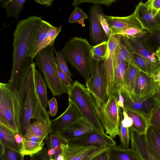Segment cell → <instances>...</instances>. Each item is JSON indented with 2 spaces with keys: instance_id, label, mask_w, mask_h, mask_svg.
Instances as JSON below:
<instances>
[{
  "instance_id": "cell-1",
  "label": "cell",
  "mask_w": 160,
  "mask_h": 160,
  "mask_svg": "<svg viewBox=\"0 0 160 160\" xmlns=\"http://www.w3.org/2000/svg\"><path fill=\"white\" fill-rule=\"evenodd\" d=\"M42 20L41 17L35 16L21 20L13 33L12 66L8 83L13 91H19L22 76L34 62L28 55V46L32 35Z\"/></svg>"
},
{
  "instance_id": "cell-2",
  "label": "cell",
  "mask_w": 160,
  "mask_h": 160,
  "mask_svg": "<svg viewBox=\"0 0 160 160\" xmlns=\"http://www.w3.org/2000/svg\"><path fill=\"white\" fill-rule=\"evenodd\" d=\"M35 63L24 72L20 80L19 95L20 112L19 133L24 137L32 118L49 119V112L42 106L37 94L34 82Z\"/></svg>"
},
{
  "instance_id": "cell-3",
  "label": "cell",
  "mask_w": 160,
  "mask_h": 160,
  "mask_svg": "<svg viewBox=\"0 0 160 160\" xmlns=\"http://www.w3.org/2000/svg\"><path fill=\"white\" fill-rule=\"evenodd\" d=\"M68 101L76 107L82 116L96 132L104 133L100 109L86 87L77 80L67 90Z\"/></svg>"
},
{
  "instance_id": "cell-4",
  "label": "cell",
  "mask_w": 160,
  "mask_h": 160,
  "mask_svg": "<svg viewBox=\"0 0 160 160\" xmlns=\"http://www.w3.org/2000/svg\"><path fill=\"white\" fill-rule=\"evenodd\" d=\"M93 47L87 39L75 36L65 44L62 50L67 61L86 81L90 78L93 66Z\"/></svg>"
},
{
  "instance_id": "cell-5",
  "label": "cell",
  "mask_w": 160,
  "mask_h": 160,
  "mask_svg": "<svg viewBox=\"0 0 160 160\" xmlns=\"http://www.w3.org/2000/svg\"><path fill=\"white\" fill-rule=\"evenodd\" d=\"M54 45L48 46L38 53L35 64L43 74L48 87L54 96H60L67 92L59 79L55 60Z\"/></svg>"
},
{
  "instance_id": "cell-6",
  "label": "cell",
  "mask_w": 160,
  "mask_h": 160,
  "mask_svg": "<svg viewBox=\"0 0 160 160\" xmlns=\"http://www.w3.org/2000/svg\"><path fill=\"white\" fill-rule=\"evenodd\" d=\"M0 105L3 109L7 128L19 133L20 112L19 91H12L9 83H0Z\"/></svg>"
},
{
  "instance_id": "cell-7",
  "label": "cell",
  "mask_w": 160,
  "mask_h": 160,
  "mask_svg": "<svg viewBox=\"0 0 160 160\" xmlns=\"http://www.w3.org/2000/svg\"><path fill=\"white\" fill-rule=\"evenodd\" d=\"M118 100V93H112L106 98L100 109L102 124L105 133L113 139L120 134L121 121Z\"/></svg>"
},
{
  "instance_id": "cell-8",
  "label": "cell",
  "mask_w": 160,
  "mask_h": 160,
  "mask_svg": "<svg viewBox=\"0 0 160 160\" xmlns=\"http://www.w3.org/2000/svg\"><path fill=\"white\" fill-rule=\"evenodd\" d=\"M121 36L120 34L112 35L108 41L107 51L103 60L106 98L112 93H117L114 81V71L116 65L115 52Z\"/></svg>"
},
{
  "instance_id": "cell-9",
  "label": "cell",
  "mask_w": 160,
  "mask_h": 160,
  "mask_svg": "<svg viewBox=\"0 0 160 160\" xmlns=\"http://www.w3.org/2000/svg\"><path fill=\"white\" fill-rule=\"evenodd\" d=\"M86 86L100 110L106 98L103 61H97L94 60L91 76L86 81Z\"/></svg>"
},
{
  "instance_id": "cell-10",
  "label": "cell",
  "mask_w": 160,
  "mask_h": 160,
  "mask_svg": "<svg viewBox=\"0 0 160 160\" xmlns=\"http://www.w3.org/2000/svg\"><path fill=\"white\" fill-rule=\"evenodd\" d=\"M124 100L125 109H128L141 113L148 119L153 109L160 103L157 102L153 97L147 99H140L137 98L133 93L127 90L121 91Z\"/></svg>"
},
{
  "instance_id": "cell-11",
  "label": "cell",
  "mask_w": 160,
  "mask_h": 160,
  "mask_svg": "<svg viewBox=\"0 0 160 160\" xmlns=\"http://www.w3.org/2000/svg\"><path fill=\"white\" fill-rule=\"evenodd\" d=\"M159 88V86L152 76L138 70L133 92L137 98L146 100L153 97L158 91Z\"/></svg>"
},
{
  "instance_id": "cell-12",
  "label": "cell",
  "mask_w": 160,
  "mask_h": 160,
  "mask_svg": "<svg viewBox=\"0 0 160 160\" xmlns=\"http://www.w3.org/2000/svg\"><path fill=\"white\" fill-rule=\"evenodd\" d=\"M133 13L143 29L149 33L160 28V12L156 14L142 1L137 5Z\"/></svg>"
},
{
  "instance_id": "cell-13",
  "label": "cell",
  "mask_w": 160,
  "mask_h": 160,
  "mask_svg": "<svg viewBox=\"0 0 160 160\" xmlns=\"http://www.w3.org/2000/svg\"><path fill=\"white\" fill-rule=\"evenodd\" d=\"M102 11L101 7L97 4H93L90 9L88 19L89 22L90 39L94 45L108 41V40L99 20V15Z\"/></svg>"
},
{
  "instance_id": "cell-14",
  "label": "cell",
  "mask_w": 160,
  "mask_h": 160,
  "mask_svg": "<svg viewBox=\"0 0 160 160\" xmlns=\"http://www.w3.org/2000/svg\"><path fill=\"white\" fill-rule=\"evenodd\" d=\"M67 142L70 145L78 146L112 147L116 145L113 139L105 133L94 130L83 137L68 141Z\"/></svg>"
},
{
  "instance_id": "cell-15",
  "label": "cell",
  "mask_w": 160,
  "mask_h": 160,
  "mask_svg": "<svg viewBox=\"0 0 160 160\" xmlns=\"http://www.w3.org/2000/svg\"><path fill=\"white\" fill-rule=\"evenodd\" d=\"M82 118L76 107L69 101V105L66 110L58 118L51 120V133H56Z\"/></svg>"
},
{
  "instance_id": "cell-16",
  "label": "cell",
  "mask_w": 160,
  "mask_h": 160,
  "mask_svg": "<svg viewBox=\"0 0 160 160\" xmlns=\"http://www.w3.org/2000/svg\"><path fill=\"white\" fill-rule=\"evenodd\" d=\"M108 24L111 35L118 34L129 28L144 30L133 13L126 17H115L104 15Z\"/></svg>"
},
{
  "instance_id": "cell-17",
  "label": "cell",
  "mask_w": 160,
  "mask_h": 160,
  "mask_svg": "<svg viewBox=\"0 0 160 160\" xmlns=\"http://www.w3.org/2000/svg\"><path fill=\"white\" fill-rule=\"evenodd\" d=\"M94 130L92 126L82 118L57 133L68 141L83 137Z\"/></svg>"
},
{
  "instance_id": "cell-18",
  "label": "cell",
  "mask_w": 160,
  "mask_h": 160,
  "mask_svg": "<svg viewBox=\"0 0 160 160\" xmlns=\"http://www.w3.org/2000/svg\"><path fill=\"white\" fill-rule=\"evenodd\" d=\"M53 26L42 20L39 26L32 35L28 46V53L32 59L35 57L39 47L49 30Z\"/></svg>"
},
{
  "instance_id": "cell-19",
  "label": "cell",
  "mask_w": 160,
  "mask_h": 160,
  "mask_svg": "<svg viewBox=\"0 0 160 160\" xmlns=\"http://www.w3.org/2000/svg\"><path fill=\"white\" fill-rule=\"evenodd\" d=\"M144 143L149 153L153 157L160 159V130L149 126L144 135Z\"/></svg>"
},
{
  "instance_id": "cell-20",
  "label": "cell",
  "mask_w": 160,
  "mask_h": 160,
  "mask_svg": "<svg viewBox=\"0 0 160 160\" xmlns=\"http://www.w3.org/2000/svg\"><path fill=\"white\" fill-rule=\"evenodd\" d=\"M51 122L49 118L36 120L29 126L27 132L23 137L24 139L35 136L43 138L45 139L51 132Z\"/></svg>"
},
{
  "instance_id": "cell-21",
  "label": "cell",
  "mask_w": 160,
  "mask_h": 160,
  "mask_svg": "<svg viewBox=\"0 0 160 160\" xmlns=\"http://www.w3.org/2000/svg\"><path fill=\"white\" fill-rule=\"evenodd\" d=\"M116 65L123 62H128L133 64V51L128 38L122 36L115 52Z\"/></svg>"
},
{
  "instance_id": "cell-22",
  "label": "cell",
  "mask_w": 160,
  "mask_h": 160,
  "mask_svg": "<svg viewBox=\"0 0 160 160\" xmlns=\"http://www.w3.org/2000/svg\"><path fill=\"white\" fill-rule=\"evenodd\" d=\"M131 148L144 160H160L150 155L145 144L144 135H140L132 128H130Z\"/></svg>"
},
{
  "instance_id": "cell-23",
  "label": "cell",
  "mask_w": 160,
  "mask_h": 160,
  "mask_svg": "<svg viewBox=\"0 0 160 160\" xmlns=\"http://www.w3.org/2000/svg\"><path fill=\"white\" fill-rule=\"evenodd\" d=\"M129 40L132 49L135 53L151 62L160 65V62L156 57L155 53L149 49L144 43L143 39Z\"/></svg>"
},
{
  "instance_id": "cell-24",
  "label": "cell",
  "mask_w": 160,
  "mask_h": 160,
  "mask_svg": "<svg viewBox=\"0 0 160 160\" xmlns=\"http://www.w3.org/2000/svg\"><path fill=\"white\" fill-rule=\"evenodd\" d=\"M97 147L74 146L67 142L63 151L64 160H81Z\"/></svg>"
},
{
  "instance_id": "cell-25",
  "label": "cell",
  "mask_w": 160,
  "mask_h": 160,
  "mask_svg": "<svg viewBox=\"0 0 160 160\" xmlns=\"http://www.w3.org/2000/svg\"><path fill=\"white\" fill-rule=\"evenodd\" d=\"M45 139L48 149H52L54 151V154L52 158L55 160L59 156L63 155L67 141L58 133H50Z\"/></svg>"
},
{
  "instance_id": "cell-26",
  "label": "cell",
  "mask_w": 160,
  "mask_h": 160,
  "mask_svg": "<svg viewBox=\"0 0 160 160\" xmlns=\"http://www.w3.org/2000/svg\"><path fill=\"white\" fill-rule=\"evenodd\" d=\"M125 111L132 120V127L139 135H145L149 126L148 118L139 112L128 109Z\"/></svg>"
},
{
  "instance_id": "cell-27",
  "label": "cell",
  "mask_w": 160,
  "mask_h": 160,
  "mask_svg": "<svg viewBox=\"0 0 160 160\" xmlns=\"http://www.w3.org/2000/svg\"><path fill=\"white\" fill-rule=\"evenodd\" d=\"M110 157L111 160H142L131 148L124 149L117 145L110 147Z\"/></svg>"
},
{
  "instance_id": "cell-28",
  "label": "cell",
  "mask_w": 160,
  "mask_h": 160,
  "mask_svg": "<svg viewBox=\"0 0 160 160\" xmlns=\"http://www.w3.org/2000/svg\"><path fill=\"white\" fill-rule=\"evenodd\" d=\"M34 82L36 91L41 104L45 110L48 105L46 83L40 71L36 69L34 72Z\"/></svg>"
},
{
  "instance_id": "cell-29",
  "label": "cell",
  "mask_w": 160,
  "mask_h": 160,
  "mask_svg": "<svg viewBox=\"0 0 160 160\" xmlns=\"http://www.w3.org/2000/svg\"><path fill=\"white\" fill-rule=\"evenodd\" d=\"M130 63L128 62H123L117 65L115 67L114 81L115 90L118 93L119 90H126L124 76Z\"/></svg>"
},
{
  "instance_id": "cell-30",
  "label": "cell",
  "mask_w": 160,
  "mask_h": 160,
  "mask_svg": "<svg viewBox=\"0 0 160 160\" xmlns=\"http://www.w3.org/2000/svg\"><path fill=\"white\" fill-rule=\"evenodd\" d=\"M15 133L0 123V142L10 148L20 152L21 148L16 141Z\"/></svg>"
},
{
  "instance_id": "cell-31",
  "label": "cell",
  "mask_w": 160,
  "mask_h": 160,
  "mask_svg": "<svg viewBox=\"0 0 160 160\" xmlns=\"http://www.w3.org/2000/svg\"><path fill=\"white\" fill-rule=\"evenodd\" d=\"M25 2V0L5 1L2 3L1 7L6 10L7 18H16L21 12Z\"/></svg>"
},
{
  "instance_id": "cell-32",
  "label": "cell",
  "mask_w": 160,
  "mask_h": 160,
  "mask_svg": "<svg viewBox=\"0 0 160 160\" xmlns=\"http://www.w3.org/2000/svg\"><path fill=\"white\" fill-rule=\"evenodd\" d=\"M133 65L140 71L152 76L156 69L160 66L153 63L142 58L133 51Z\"/></svg>"
},
{
  "instance_id": "cell-33",
  "label": "cell",
  "mask_w": 160,
  "mask_h": 160,
  "mask_svg": "<svg viewBox=\"0 0 160 160\" xmlns=\"http://www.w3.org/2000/svg\"><path fill=\"white\" fill-rule=\"evenodd\" d=\"M44 144L43 142H38L28 139H24L22 142V147L20 152L24 156H31L40 151L43 148Z\"/></svg>"
},
{
  "instance_id": "cell-34",
  "label": "cell",
  "mask_w": 160,
  "mask_h": 160,
  "mask_svg": "<svg viewBox=\"0 0 160 160\" xmlns=\"http://www.w3.org/2000/svg\"><path fill=\"white\" fill-rule=\"evenodd\" d=\"M139 70L132 63H130L124 76V82L126 90L133 93L137 73Z\"/></svg>"
},
{
  "instance_id": "cell-35",
  "label": "cell",
  "mask_w": 160,
  "mask_h": 160,
  "mask_svg": "<svg viewBox=\"0 0 160 160\" xmlns=\"http://www.w3.org/2000/svg\"><path fill=\"white\" fill-rule=\"evenodd\" d=\"M143 42L150 50L155 53L160 46V28L149 32Z\"/></svg>"
},
{
  "instance_id": "cell-36",
  "label": "cell",
  "mask_w": 160,
  "mask_h": 160,
  "mask_svg": "<svg viewBox=\"0 0 160 160\" xmlns=\"http://www.w3.org/2000/svg\"><path fill=\"white\" fill-rule=\"evenodd\" d=\"M62 28V26L61 25L58 27L53 26L49 30L44 40L39 48L38 53L47 47L54 45L55 40L61 32Z\"/></svg>"
},
{
  "instance_id": "cell-37",
  "label": "cell",
  "mask_w": 160,
  "mask_h": 160,
  "mask_svg": "<svg viewBox=\"0 0 160 160\" xmlns=\"http://www.w3.org/2000/svg\"><path fill=\"white\" fill-rule=\"evenodd\" d=\"M148 33V32L144 30L130 28L121 32L118 34L126 37L130 39H144Z\"/></svg>"
},
{
  "instance_id": "cell-38",
  "label": "cell",
  "mask_w": 160,
  "mask_h": 160,
  "mask_svg": "<svg viewBox=\"0 0 160 160\" xmlns=\"http://www.w3.org/2000/svg\"><path fill=\"white\" fill-rule=\"evenodd\" d=\"M55 59L57 64L66 75L69 82L72 84L73 82L72 78V75L68 68L67 61L62 52L60 51H57L55 49Z\"/></svg>"
},
{
  "instance_id": "cell-39",
  "label": "cell",
  "mask_w": 160,
  "mask_h": 160,
  "mask_svg": "<svg viewBox=\"0 0 160 160\" xmlns=\"http://www.w3.org/2000/svg\"><path fill=\"white\" fill-rule=\"evenodd\" d=\"M108 41H105L93 46L92 50V58L97 61H103L106 53Z\"/></svg>"
},
{
  "instance_id": "cell-40",
  "label": "cell",
  "mask_w": 160,
  "mask_h": 160,
  "mask_svg": "<svg viewBox=\"0 0 160 160\" xmlns=\"http://www.w3.org/2000/svg\"><path fill=\"white\" fill-rule=\"evenodd\" d=\"M4 146L3 152L0 155V160H24V156L20 152L10 148L5 145Z\"/></svg>"
},
{
  "instance_id": "cell-41",
  "label": "cell",
  "mask_w": 160,
  "mask_h": 160,
  "mask_svg": "<svg viewBox=\"0 0 160 160\" xmlns=\"http://www.w3.org/2000/svg\"><path fill=\"white\" fill-rule=\"evenodd\" d=\"M120 144L118 146L124 149L129 148L130 142V128L120 123Z\"/></svg>"
},
{
  "instance_id": "cell-42",
  "label": "cell",
  "mask_w": 160,
  "mask_h": 160,
  "mask_svg": "<svg viewBox=\"0 0 160 160\" xmlns=\"http://www.w3.org/2000/svg\"><path fill=\"white\" fill-rule=\"evenodd\" d=\"M148 120L149 126H152L160 130V104L153 109Z\"/></svg>"
},
{
  "instance_id": "cell-43",
  "label": "cell",
  "mask_w": 160,
  "mask_h": 160,
  "mask_svg": "<svg viewBox=\"0 0 160 160\" xmlns=\"http://www.w3.org/2000/svg\"><path fill=\"white\" fill-rule=\"evenodd\" d=\"M88 18V16L80 8L75 7L68 20L69 23L83 21Z\"/></svg>"
},
{
  "instance_id": "cell-44",
  "label": "cell",
  "mask_w": 160,
  "mask_h": 160,
  "mask_svg": "<svg viewBox=\"0 0 160 160\" xmlns=\"http://www.w3.org/2000/svg\"><path fill=\"white\" fill-rule=\"evenodd\" d=\"M117 1V0H75L73 1L72 5L75 7L80 4L87 2L93 4H102L109 6Z\"/></svg>"
},
{
  "instance_id": "cell-45",
  "label": "cell",
  "mask_w": 160,
  "mask_h": 160,
  "mask_svg": "<svg viewBox=\"0 0 160 160\" xmlns=\"http://www.w3.org/2000/svg\"><path fill=\"white\" fill-rule=\"evenodd\" d=\"M106 146L96 147L86 155L81 160H93L98 155L105 151L108 147Z\"/></svg>"
},
{
  "instance_id": "cell-46",
  "label": "cell",
  "mask_w": 160,
  "mask_h": 160,
  "mask_svg": "<svg viewBox=\"0 0 160 160\" xmlns=\"http://www.w3.org/2000/svg\"><path fill=\"white\" fill-rule=\"evenodd\" d=\"M30 160H54L51 159L48 154L47 149L43 148L39 152L30 156Z\"/></svg>"
},
{
  "instance_id": "cell-47",
  "label": "cell",
  "mask_w": 160,
  "mask_h": 160,
  "mask_svg": "<svg viewBox=\"0 0 160 160\" xmlns=\"http://www.w3.org/2000/svg\"><path fill=\"white\" fill-rule=\"evenodd\" d=\"M57 66L59 79L64 87L67 90L70 88L72 84L69 82L66 75L57 64Z\"/></svg>"
},
{
  "instance_id": "cell-48",
  "label": "cell",
  "mask_w": 160,
  "mask_h": 160,
  "mask_svg": "<svg viewBox=\"0 0 160 160\" xmlns=\"http://www.w3.org/2000/svg\"><path fill=\"white\" fill-rule=\"evenodd\" d=\"M145 4L149 9L156 14L160 12V0H149Z\"/></svg>"
},
{
  "instance_id": "cell-49",
  "label": "cell",
  "mask_w": 160,
  "mask_h": 160,
  "mask_svg": "<svg viewBox=\"0 0 160 160\" xmlns=\"http://www.w3.org/2000/svg\"><path fill=\"white\" fill-rule=\"evenodd\" d=\"M104 15L102 11H101L99 15V20L102 28L109 39L111 35V31L108 23L104 18Z\"/></svg>"
},
{
  "instance_id": "cell-50",
  "label": "cell",
  "mask_w": 160,
  "mask_h": 160,
  "mask_svg": "<svg viewBox=\"0 0 160 160\" xmlns=\"http://www.w3.org/2000/svg\"><path fill=\"white\" fill-rule=\"evenodd\" d=\"M49 111V113L52 117L55 116L57 114L58 110V105L56 98L53 97L48 102Z\"/></svg>"
},
{
  "instance_id": "cell-51",
  "label": "cell",
  "mask_w": 160,
  "mask_h": 160,
  "mask_svg": "<svg viewBox=\"0 0 160 160\" xmlns=\"http://www.w3.org/2000/svg\"><path fill=\"white\" fill-rule=\"evenodd\" d=\"M122 114L123 118L121 120V124L124 126L129 128L131 127L133 125L132 119L128 115L125 110L122 111Z\"/></svg>"
},
{
  "instance_id": "cell-52",
  "label": "cell",
  "mask_w": 160,
  "mask_h": 160,
  "mask_svg": "<svg viewBox=\"0 0 160 160\" xmlns=\"http://www.w3.org/2000/svg\"><path fill=\"white\" fill-rule=\"evenodd\" d=\"M98 155L93 160H111L110 157V148Z\"/></svg>"
},
{
  "instance_id": "cell-53",
  "label": "cell",
  "mask_w": 160,
  "mask_h": 160,
  "mask_svg": "<svg viewBox=\"0 0 160 160\" xmlns=\"http://www.w3.org/2000/svg\"><path fill=\"white\" fill-rule=\"evenodd\" d=\"M155 82L160 86V66L154 71L151 76Z\"/></svg>"
},
{
  "instance_id": "cell-54",
  "label": "cell",
  "mask_w": 160,
  "mask_h": 160,
  "mask_svg": "<svg viewBox=\"0 0 160 160\" xmlns=\"http://www.w3.org/2000/svg\"><path fill=\"white\" fill-rule=\"evenodd\" d=\"M118 100L117 102L118 106L122 109V111L125 110L124 106V100L120 90L118 92Z\"/></svg>"
},
{
  "instance_id": "cell-55",
  "label": "cell",
  "mask_w": 160,
  "mask_h": 160,
  "mask_svg": "<svg viewBox=\"0 0 160 160\" xmlns=\"http://www.w3.org/2000/svg\"><path fill=\"white\" fill-rule=\"evenodd\" d=\"M53 0H37L35 1L36 2L49 7L51 6Z\"/></svg>"
},
{
  "instance_id": "cell-56",
  "label": "cell",
  "mask_w": 160,
  "mask_h": 160,
  "mask_svg": "<svg viewBox=\"0 0 160 160\" xmlns=\"http://www.w3.org/2000/svg\"><path fill=\"white\" fill-rule=\"evenodd\" d=\"M15 138L17 143L22 149V142L24 139L23 137L19 133H16L15 134Z\"/></svg>"
},
{
  "instance_id": "cell-57",
  "label": "cell",
  "mask_w": 160,
  "mask_h": 160,
  "mask_svg": "<svg viewBox=\"0 0 160 160\" xmlns=\"http://www.w3.org/2000/svg\"><path fill=\"white\" fill-rule=\"evenodd\" d=\"M155 100L158 103H160V86L157 92L153 96Z\"/></svg>"
},
{
  "instance_id": "cell-58",
  "label": "cell",
  "mask_w": 160,
  "mask_h": 160,
  "mask_svg": "<svg viewBox=\"0 0 160 160\" xmlns=\"http://www.w3.org/2000/svg\"><path fill=\"white\" fill-rule=\"evenodd\" d=\"M155 53L156 57L160 62V46L155 51Z\"/></svg>"
}]
</instances>
